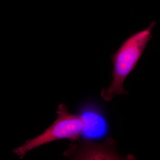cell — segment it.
<instances>
[{"instance_id":"cell-1","label":"cell","mask_w":160,"mask_h":160,"mask_svg":"<svg viewBox=\"0 0 160 160\" xmlns=\"http://www.w3.org/2000/svg\"><path fill=\"white\" fill-rule=\"evenodd\" d=\"M156 24L155 21H153L146 29L129 36L111 56L113 66L112 82L109 87L101 91V97L106 102H110L118 95L129 94L124 89V82L137 65L152 38V32Z\"/></svg>"},{"instance_id":"cell-2","label":"cell","mask_w":160,"mask_h":160,"mask_svg":"<svg viewBox=\"0 0 160 160\" xmlns=\"http://www.w3.org/2000/svg\"><path fill=\"white\" fill-rule=\"evenodd\" d=\"M57 113V118L49 128L38 136L13 149V153L22 159L30 150L53 141L62 139L73 142L79 140L86 125L83 116L70 113L66 105L63 104L59 106Z\"/></svg>"},{"instance_id":"cell-3","label":"cell","mask_w":160,"mask_h":160,"mask_svg":"<svg viewBox=\"0 0 160 160\" xmlns=\"http://www.w3.org/2000/svg\"><path fill=\"white\" fill-rule=\"evenodd\" d=\"M64 156L72 160H135L133 155L123 157L117 150L116 140L106 138L102 142L92 140L79 141L76 144H70Z\"/></svg>"}]
</instances>
